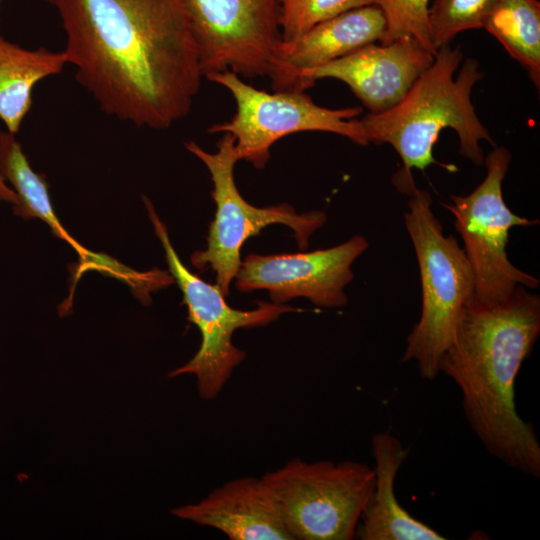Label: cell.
Returning a JSON list of instances; mask_svg holds the SVG:
<instances>
[{
  "label": "cell",
  "instance_id": "23",
  "mask_svg": "<svg viewBox=\"0 0 540 540\" xmlns=\"http://www.w3.org/2000/svg\"><path fill=\"white\" fill-rule=\"evenodd\" d=\"M1 1V0H0Z\"/></svg>",
  "mask_w": 540,
  "mask_h": 540
},
{
  "label": "cell",
  "instance_id": "16",
  "mask_svg": "<svg viewBox=\"0 0 540 540\" xmlns=\"http://www.w3.org/2000/svg\"><path fill=\"white\" fill-rule=\"evenodd\" d=\"M64 52L44 47L29 50L0 36V119L16 134L32 105L33 87L62 71Z\"/></svg>",
  "mask_w": 540,
  "mask_h": 540
},
{
  "label": "cell",
  "instance_id": "9",
  "mask_svg": "<svg viewBox=\"0 0 540 540\" xmlns=\"http://www.w3.org/2000/svg\"><path fill=\"white\" fill-rule=\"evenodd\" d=\"M510 161L511 154L505 147H495L485 159L487 173L482 183L468 195H451V203L443 204L454 216L455 228L464 242L474 273V298L480 301H502L519 285L535 289L540 283L507 257L509 230L538 223L516 215L503 199L502 182Z\"/></svg>",
  "mask_w": 540,
  "mask_h": 540
},
{
  "label": "cell",
  "instance_id": "22",
  "mask_svg": "<svg viewBox=\"0 0 540 540\" xmlns=\"http://www.w3.org/2000/svg\"><path fill=\"white\" fill-rule=\"evenodd\" d=\"M0 200L11 203L13 206L18 204L16 192L10 188L0 173Z\"/></svg>",
  "mask_w": 540,
  "mask_h": 540
},
{
  "label": "cell",
  "instance_id": "11",
  "mask_svg": "<svg viewBox=\"0 0 540 540\" xmlns=\"http://www.w3.org/2000/svg\"><path fill=\"white\" fill-rule=\"evenodd\" d=\"M368 246L365 237L356 235L307 253L250 254L241 261L236 288L244 293L265 289L277 304L305 297L320 307H342L347 303L344 288L353 279L351 266Z\"/></svg>",
  "mask_w": 540,
  "mask_h": 540
},
{
  "label": "cell",
  "instance_id": "2",
  "mask_svg": "<svg viewBox=\"0 0 540 540\" xmlns=\"http://www.w3.org/2000/svg\"><path fill=\"white\" fill-rule=\"evenodd\" d=\"M539 334L540 296L526 287L502 301L473 298L438 365L458 386L466 420L484 448L533 477L540 476V443L516 410L515 382Z\"/></svg>",
  "mask_w": 540,
  "mask_h": 540
},
{
  "label": "cell",
  "instance_id": "17",
  "mask_svg": "<svg viewBox=\"0 0 540 540\" xmlns=\"http://www.w3.org/2000/svg\"><path fill=\"white\" fill-rule=\"evenodd\" d=\"M15 134L0 131V173L9 181L18 196L14 212L23 218H40L58 238L69 243L83 261L103 259L79 244L61 225L50 202L48 187L43 175L36 173Z\"/></svg>",
  "mask_w": 540,
  "mask_h": 540
},
{
  "label": "cell",
  "instance_id": "1",
  "mask_svg": "<svg viewBox=\"0 0 540 540\" xmlns=\"http://www.w3.org/2000/svg\"><path fill=\"white\" fill-rule=\"evenodd\" d=\"M57 11L75 78L109 116L166 129L204 77L183 0H45Z\"/></svg>",
  "mask_w": 540,
  "mask_h": 540
},
{
  "label": "cell",
  "instance_id": "14",
  "mask_svg": "<svg viewBox=\"0 0 540 540\" xmlns=\"http://www.w3.org/2000/svg\"><path fill=\"white\" fill-rule=\"evenodd\" d=\"M172 513L219 530L230 540H293L261 477L227 481L197 503L177 507Z\"/></svg>",
  "mask_w": 540,
  "mask_h": 540
},
{
  "label": "cell",
  "instance_id": "18",
  "mask_svg": "<svg viewBox=\"0 0 540 540\" xmlns=\"http://www.w3.org/2000/svg\"><path fill=\"white\" fill-rule=\"evenodd\" d=\"M508 54L540 85V3L538 0H500L484 26Z\"/></svg>",
  "mask_w": 540,
  "mask_h": 540
},
{
  "label": "cell",
  "instance_id": "4",
  "mask_svg": "<svg viewBox=\"0 0 540 540\" xmlns=\"http://www.w3.org/2000/svg\"><path fill=\"white\" fill-rule=\"evenodd\" d=\"M392 182L410 196L404 222L418 260L422 289L421 315L407 337L401 360L416 362L421 378L433 380L439 375L440 358L461 314L474 298V273L457 239L444 235L429 192L417 188L412 174L396 172Z\"/></svg>",
  "mask_w": 540,
  "mask_h": 540
},
{
  "label": "cell",
  "instance_id": "3",
  "mask_svg": "<svg viewBox=\"0 0 540 540\" xmlns=\"http://www.w3.org/2000/svg\"><path fill=\"white\" fill-rule=\"evenodd\" d=\"M462 57L460 46L438 49L431 66L397 104L379 113L369 112L361 119L369 142L394 147L403 162L402 171L425 170L431 164L449 171L456 169L433 156V147L444 128L456 131L460 153L476 165L484 163L480 140L495 146L471 102L472 88L483 77L479 62L467 58L457 78H453Z\"/></svg>",
  "mask_w": 540,
  "mask_h": 540
},
{
  "label": "cell",
  "instance_id": "7",
  "mask_svg": "<svg viewBox=\"0 0 540 540\" xmlns=\"http://www.w3.org/2000/svg\"><path fill=\"white\" fill-rule=\"evenodd\" d=\"M209 81L226 88L232 95L236 112L222 123H215L209 133H229L235 139L239 160L263 168L270 158V148L281 138L306 131L339 134L359 145L369 139L361 119L363 109L346 107L330 109L314 103L304 91H275L257 89L232 71L207 75Z\"/></svg>",
  "mask_w": 540,
  "mask_h": 540
},
{
  "label": "cell",
  "instance_id": "20",
  "mask_svg": "<svg viewBox=\"0 0 540 540\" xmlns=\"http://www.w3.org/2000/svg\"><path fill=\"white\" fill-rule=\"evenodd\" d=\"M374 0H279L280 39L292 40L314 25Z\"/></svg>",
  "mask_w": 540,
  "mask_h": 540
},
{
  "label": "cell",
  "instance_id": "12",
  "mask_svg": "<svg viewBox=\"0 0 540 540\" xmlns=\"http://www.w3.org/2000/svg\"><path fill=\"white\" fill-rule=\"evenodd\" d=\"M433 61L434 55L410 37L375 42L304 73L300 87L305 91L318 79L335 78L346 83L370 113H379L397 104Z\"/></svg>",
  "mask_w": 540,
  "mask_h": 540
},
{
  "label": "cell",
  "instance_id": "6",
  "mask_svg": "<svg viewBox=\"0 0 540 540\" xmlns=\"http://www.w3.org/2000/svg\"><path fill=\"white\" fill-rule=\"evenodd\" d=\"M144 202L155 233L165 250L169 271L183 293L188 319L201 334V345L195 355L168 376L194 375L199 396L204 400H214L246 356L243 350L233 344L234 332L240 328L265 326L282 314L296 309L265 301H259L257 307L251 310L230 307L217 285L203 281L185 267L153 205L147 198H144Z\"/></svg>",
  "mask_w": 540,
  "mask_h": 540
},
{
  "label": "cell",
  "instance_id": "21",
  "mask_svg": "<svg viewBox=\"0 0 540 540\" xmlns=\"http://www.w3.org/2000/svg\"><path fill=\"white\" fill-rule=\"evenodd\" d=\"M383 12L386 30L382 44L410 37L432 55H436L428 27L429 0H374Z\"/></svg>",
  "mask_w": 540,
  "mask_h": 540
},
{
  "label": "cell",
  "instance_id": "19",
  "mask_svg": "<svg viewBox=\"0 0 540 540\" xmlns=\"http://www.w3.org/2000/svg\"><path fill=\"white\" fill-rule=\"evenodd\" d=\"M499 1L433 0L428 9V27L434 49L449 45L462 31L483 28Z\"/></svg>",
  "mask_w": 540,
  "mask_h": 540
},
{
  "label": "cell",
  "instance_id": "10",
  "mask_svg": "<svg viewBox=\"0 0 540 540\" xmlns=\"http://www.w3.org/2000/svg\"><path fill=\"white\" fill-rule=\"evenodd\" d=\"M198 44L203 76L232 71L267 76L280 40L279 0H183Z\"/></svg>",
  "mask_w": 540,
  "mask_h": 540
},
{
  "label": "cell",
  "instance_id": "13",
  "mask_svg": "<svg viewBox=\"0 0 540 540\" xmlns=\"http://www.w3.org/2000/svg\"><path fill=\"white\" fill-rule=\"evenodd\" d=\"M386 30L382 10L366 5L342 12L311 27L292 40L274 47L267 76L275 91H302L304 73L326 65L354 50L377 41Z\"/></svg>",
  "mask_w": 540,
  "mask_h": 540
},
{
  "label": "cell",
  "instance_id": "8",
  "mask_svg": "<svg viewBox=\"0 0 540 540\" xmlns=\"http://www.w3.org/2000/svg\"><path fill=\"white\" fill-rule=\"evenodd\" d=\"M185 147L209 170L216 203L206 249L194 252L191 261L197 269L215 271L216 285L224 296L230 293V284L241 264V248L247 239L268 225L283 224L294 231L299 248L306 249L310 236L325 224L326 215L321 211L299 214L286 203L265 208L248 203L234 180V166L239 157L231 134L224 133L215 153L203 150L194 141L186 142Z\"/></svg>",
  "mask_w": 540,
  "mask_h": 540
},
{
  "label": "cell",
  "instance_id": "5",
  "mask_svg": "<svg viewBox=\"0 0 540 540\" xmlns=\"http://www.w3.org/2000/svg\"><path fill=\"white\" fill-rule=\"evenodd\" d=\"M261 478L293 540L355 539L375 480L363 462L300 458Z\"/></svg>",
  "mask_w": 540,
  "mask_h": 540
},
{
  "label": "cell",
  "instance_id": "15",
  "mask_svg": "<svg viewBox=\"0 0 540 540\" xmlns=\"http://www.w3.org/2000/svg\"><path fill=\"white\" fill-rule=\"evenodd\" d=\"M374 487L356 531L361 540H444L431 526L413 517L398 502L395 479L409 454L401 440L384 431L371 441Z\"/></svg>",
  "mask_w": 540,
  "mask_h": 540
}]
</instances>
